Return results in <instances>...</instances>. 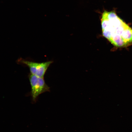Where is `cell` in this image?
<instances>
[{
  "label": "cell",
  "instance_id": "1",
  "mask_svg": "<svg viewBox=\"0 0 132 132\" xmlns=\"http://www.w3.org/2000/svg\"><path fill=\"white\" fill-rule=\"evenodd\" d=\"M101 22L102 35L114 46L123 47L132 44V29L114 11H105Z\"/></svg>",
  "mask_w": 132,
  "mask_h": 132
},
{
  "label": "cell",
  "instance_id": "2",
  "mask_svg": "<svg viewBox=\"0 0 132 132\" xmlns=\"http://www.w3.org/2000/svg\"><path fill=\"white\" fill-rule=\"evenodd\" d=\"M29 78L31 87V95L33 101L35 102L38 96L41 94L50 91V88L45 83L44 78L30 73Z\"/></svg>",
  "mask_w": 132,
  "mask_h": 132
},
{
  "label": "cell",
  "instance_id": "3",
  "mask_svg": "<svg viewBox=\"0 0 132 132\" xmlns=\"http://www.w3.org/2000/svg\"><path fill=\"white\" fill-rule=\"evenodd\" d=\"M18 62L27 66L31 74L42 78H44L48 67L53 62L52 61H49L38 63L26 60L21 58L18 60Z\"/></svg>",
  "mask_w": 132,
  "mask_h": 132
}]
</instances>
